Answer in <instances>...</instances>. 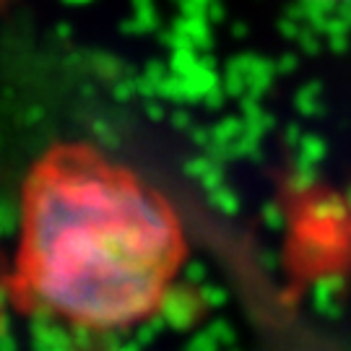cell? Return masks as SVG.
Segmentation results:
<instances>
[{"instance_id":"6da1fadb","label":"cell","mask_w":351,"mask_h":351,"mask_svg":"<svg viewBox=\"0 0 351 351\" xmlns=\"http://www.w3.org/2000/svg\"><path fill=\"white\" fill-rule=\"evenodd\" d=\"M188 261L175 203L86 141L55 143L21 185L8 294L26 315L123 330L162 310Z\"/></svg>"}]
</instances>
